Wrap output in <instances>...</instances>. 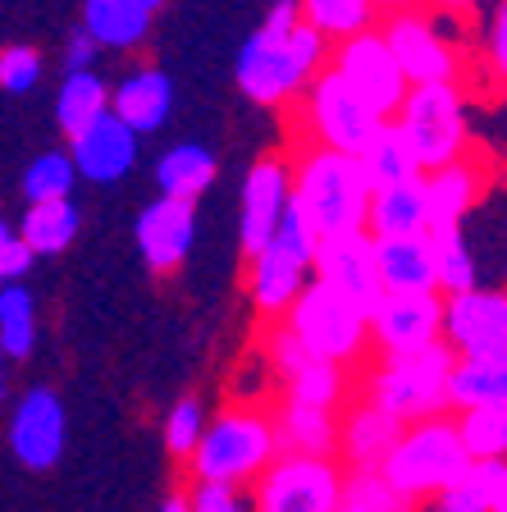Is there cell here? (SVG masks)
Masks as SVG:
<instances>
[{
    "mask_svg": "<svg viewBox=\"0 0 507 512\" xmlns=\"http://www.w3.org/2000/svg\"><path fill=\"white\" fill-rule=\"evenodd\" d=\"M338 485H343V467L334 458L279 453L256 476L252 512H334Z\"/></svg>",
    "mask_w": 507,
    "mask_h": 512,
    "instance_id": "30bf717a",
    "label": "cell"
},
{
    "mask_svg": "<svg viewBox=\"0 0 507 512\" xmlns=\"http://www.w3.org/2000/svg\"><path fill=\"white\" fill-rule=\"evenodd\" d=\"M215 156L201 142H179V147H169L165 156L156 160V188L160 197H174V202H192L215 183Z\"/></svg>",
    "mask_w": 507,
    "mask_h": 512,
    "instance_id": "4316f807",
    "label": "cell"
},
{
    "mask_svg": "<svg viewBox=\"0 0 507 512\" xmlns=\"http://www.w3.org/2000/svg\"><path fill=\"white\" fill-rule=\"evenodd\" d=\"M160 512H188V499H183V494H174V499H165V508Z\"/></svg>",
    "mask_w": 507,
    "mask_h": 512,
    "instance_id": "c3c4849f",
    "label": "cell"
},
{
    "mask_svg": "<svg viewBox=\"0 0 507 512\" xmlns=\"http://www.w3.org/2000/svg\"><path fill=\"white\" fill-rule=\"evenodd\" d=\"M284 206H288V160L279 156L256 160L243 179V252L247 256H256L270 243Z\"/></svg>",
    "mask_w": 507,
    "mask_h": 512,
    "instance_id": "d6986e66",
    "label": "cell"
},
{
    "mask_svg": "<svg viewBox=\"0 0 507 512\" xmlns=\"http://www.w3.org/2000/svg\"><path fill=\"white\" fill-rule=\"evenodd\" d=\"M74 183H78V174H74L69 151H42V156L23 170V197H28V206L69 202V197H74Z\"/></svg>",
    "mask_w": 507,
    "mask_h": 512,
    "instance_id": "f35d334b",
    "label": "cell"
},
{
    "mask_svg": "<svg viewBox=\"0 0 507 512\" xmlns=\"http://www.w3.org/2000/svg\"><path fill=\"white\" fill-rule=\"evenodd\" d=\"M10 453L28 471H51L64 453V403L55 389L37 384L10 416Z\"/></svg>",
    "mask_w": 507,
    "mask_h": 512,
    "instance_id": "9a60e30c",
    "label": "cell"
},
{
    "mask_svg": "<svg viewBox=\"0 0 507 512\" xmlns=\"http://www.w3.org/2000/svg\"><path fill=\"white\" fill-rule=\"evenodd\" d=\"M96 51H101V46H96L92 37L78 28L74 37H69V46H64V69H69V74H83V69H92Z\"/></svg>",
    "mask_w": 507,
    "mask_h": 512,
    "instance_id": "bcb514c9",
    "label": "cell"
},
{
    "mask_svg": "<svg viewBox=\"0 0 507 512\" xmlns=\"http://www.w3.org/2000/svg\"><path fill=\"white\" fill-rule=\"evenodd\" d=\"M288 202L302 211L316 238L361 234L370 211V188L361 179L357 156H338L325 147H302L288 165Z\"/></svg>",
    "mask_w": 507,
    "mask_h": 512,
    "instance_id": "7a4b0ae2",
    "label": "cell"
},
{
    "mask_svg": "<svg viewBox=\"0 0 507 512\" xmlns=\"http://www.w3.org/2000/svg\"><path fill=\"white\" fill-rule=\"evenodd\" d=\"M434 512H507V462H471L462 480L434 494Z\"/></svg>",
    "mask_w": 507,
    "mask_h": 512,
    "instance_id": "d4e9b609",
    "label": "cell"
},
{
    "mask_svg": "<svg viewBox=\"0 0 507 512\" xmlns=\"http://www.w3.org/2000/svg\"><path fill=\"white\" fill-rule=\"evenodd\" d=\"M334 426V453L343 458V471H380V462L389 458V448L402 435V421H393L389 412H380L366 398H348Z\"/></svg>",
    "mask_w": 507,
    "mask_h": 512,
    "instance_id": "e0dca14e",
    "label": "cell"
},
{
    "mask_svg": "<svg viewBox=\"0 0 507 512\" xmlns=\"http://www.w3.org/2000/svg\"><path fill=\"white\" fill-rule=\"evenodd\" d=\"M416 503H407L380 471H343L334 512H412Z\"/></svg>",
    "mask_w": 507,
    "mask_h": 512,
    "instance_id": "74e56055",
    "label": "cell"
},
{
    "mask_svg": "<svg viewBox=\"0 0 507 512\" xmlns=\"http://www.w3.org/2000/svg\"><path fill=\"white\" fill-rule=\"evenodd\" d=\"M275 458L279 448H275L270 416L256 412V407H229V412L215 416L211 426L201 430L197 448H192V471H197V480L243 490Z\"/></svg>",
    "mask_w": 507,
    "mask_h": 512,
    "instance_id": "5b68a950",
    "label": "cell"
},
{
    "mask_svg": "<svg viewBox=\"0 0 507 512\" xmlns=\"http://www.w3.org/2000/svg\"><path fill=\"white\" fill-rule=\"evenodd\" d=\"M275 426V448L279 453H302V458H334V412H320V407H302L288 403L279 407V416H270Z\"/></svg>",
    "mask_w": 507,
    "mask_h": 512,
    "instance_id": "484cf974",
    "label": "cell"
},
{
    "mask_svg": "<svg viewBox=\"0 0 507 512\" xmlns=\"http://www.w3.org/2000/svg\"><path fill=\"white\" fill-rule=\"evenodd\" d=\"M151 28V14L142 10L138 0H87L83 5V32L96 46L110 51H128L138 46Z\"/></svg>",
    "mask_w": 507,
    "mask_h": 512,
    "instance_id": "83f0119b",
    "label": "cell"
},
{
    "mask_svg": "<svg viewBox=\"0 0 507 512\" xmlns=\"http://www.w3.org/2000/svg\"><path fill=\"white\" fill-rule=\"evenodd\" d=\"M453 348L444 339L430 343L421 352H402V357H380V366L366 375L361 398L375 403L380 412H389L393 421L412 426L425 416H444V380L453 371Z\"/></svg>",
    "mask_w": 507,
    "mask_h": 512,
    "instance_id": "8992f818",
    "label": "cell"
},
{
    "mask_svg": "<svg viewBox=\"0 0 507 512\" xmlns=\"http://www.w3.org/2000/svg\"><path fill=\"white\" fill-rule=\"evenodd\" d=\"M439 320H444V298L439 293H380L370 307V348L380 357H402L439 343Z\"/></svg>",
    "mask_w": 507,
    "mask_h": 512,
    "instance_id": "7c38bea8",
    "label": "cell"
},
{
    "mask_svg": "<svg viewBox=\"0 0 507 512\" xmlns=\"http://www.w3.org/2000/svg\"><path fill=\"white\" fill-rule=\"evenodd\" d=\"M375 270L384 293H439L430 238H375Z\"/></svg>",
    "mask_w": 507,
    "mask_h": 512,
    "instance_id": "cb8c5ba5",
    "label": "cell"
},
{
    "mask_svg": "<svg viewBox=\"0 0 507 512\" xmlns=\"http://www.w3.org/2000/svg\"><path fill=\"white\" fill-rule=\"evenodd\" d=\"M169 106H174V83L160 69H138L119 87H110V115L128 128V133H156L165 128Z\"/></svg>",
    "mask_w": 507,
    "mask_h": 512,
    "instance_id": "7402d4cb",
    "label": "cell"
},
{
    "mask_svg": "<svg viewBox=\"0 0 507 512\" xmlns=\"http://www.w3.org/2000/svg\"><path fill=\"white\" fill-rule=\"evenodd\" d=\"M78 224H83V215H78L74 197H69V202L28 206V215H23V224H19V243L28 247L32 256H60V252H69V243L78 238Z\"/></svg>",
    "mask_w": 507,
    "mask_h": 512,
    "instance_id": "f1b7e54d",
    "label": "cell"
},
{
    "mask_svg": "<svg viewBox=\"0 0 507 512\" xmlns=\"http://www.w3.org/2000/svg\"><path fill=\"white\" fill-rule=\"evenodd\" d=\"M192 238H197V206L156 197L138 215V252L151 275H174L188 261Z\"/></svg>",
    "mask_w": 507,
    "mask_h": 512,
    "instance_id": "2e32d148",
    "label": "cell"
},
{
    "mask_svg": "<svg viewBox=\"0 0 507 512\" xmlns=\"http://www.w3.org/2000/svg\"><path fill=\"white\" fill-rule=\"evenodd\" d=\"M106 110H110V87L101 83L92 69L69 74L60 83V96H55V119H60L64 138H78V133H83L96 115H106Z\"/></svg>",
    "mask_w": 507,
    "mask_h": 512,
    "instance_id": "d6a6232c",
    "label": "cell"
},
{
    "mask_svg": "<svg viewBox=\"0 0 507 512\" xmlns=\"http://www.w3.org/2000/svg\"><path fill=\"white\" fill-rule=\"evenodd\" d=\"M430 229L425 220V179H398L370 192L366 234L370 238H421Z\"/></svg>",
    "mask_w": 507,
    "mask_h": 512,
    "instance_id": "603a6c76",
    "label": "cell"
},
{
    "mask_svg": "<svg viewBox=\"0 0 507 512\" xmlns=\"http://www.w3.org/2000/svg\"><path fill=\"white\" fill-rule=\"evenodd\" d=\"M485 403H507V366L489 362H453L444 380V407L448 412H471Z\"/></svg>",
    "mask_w": 507,
    "mask_h": 512,
    "instance_id": "4dcf8cb0",
    "label": "cell"
},
{
    "mask_svg": "<svg viewBox=\"0 0 507 512\" xmlns=\"http://www.w3.org/2000/svg\"><path fill=\"white\" fill-rule=\"evenodd\" d=\"M325 69H334V74L348 83V92L357 96V101H366V106L375 110L380 119L398 115L402 96H407V78L398 74V64H393L384 37H380V32H370V28L357 32V37L334 42Z\"/></svg>",
    "mask_w": 507,
    "mask_h": 512,
    "instance_id": "8fae6325",
    "label": "cell"
},
{
    "mask_svg": "<svg viewBox=\"0 0 507 512\" xmlns=\"http://www.w3.org/2000/svg\"><path fill=\"white\" fill-rule=\"evenodd\" d=\"M421 179H425V220H430L425 234L462 229V220L471 215V206L480 202V192H485L476 156H462V160H453V165H444V170L421 174Z\"/></svg>",
    "mask_w": 507,
    "mask_h": 512,
    "instance_id": "ffe728a7",
    "label": "cell"
},
{
    "mask_svg": "<svg viewBox=\"0 0 507 512\" xmlns=\"http://www.w3.org/2000/svg\"><path fill=\"white\" fill-rule=\"evenodd\" d=\"M466 467H471V458H466L462 439H457L453 412H444V416H425V421L402 426L398 444L380 462V476L407 503H421V499H434L439 490H448L453 480H462Z\"/></svg>",
    "mask_w": 507,
    "mask_h": 512,
    "instance_id": "3957f363",
    "label": "cell"
},
{
    "mask_svg": "<svg viewBox=\"0 0 507 512\" xmlns=\"http://www.w3.org/2000/svg\"><path fill=\"white\" fill-rule=\"evenodd\" d=\"M329 64V42L302 23L297 0H275V10L238 51V87L256 106H284L307 92V83Z\"/></svg>",
    "mask_w": 507,
    "mask_h": 512,
    "instance_id": "6da1fadb",
    "label": "cell"
},
{
    "mask_svg": "<svg viewBox=\"0 0 507 512\" xmlns=\"http://www.w3.org/2000/svg\"><path fill=\"white\" fill-rule=\"evenodd\" d=\"M307 279H311V266H302L279 243H265L256 256H247V288H252V302L265 320H284V311L307 288Z\"/></svg>",
    "mask_w": 507,
    "mask_h": 512,
    "instance_id": "44dd1931",
    "label": "cell"
},
{
    "mask_svg": "<svg viewBox=\"0 0 507 512\" xmlns=\"http://www.w3.org/2000/svg\"><path fill=\"white\" fill-rule=\"evenodd\" d=\"M375 5H407V0H375Z\"/></svg>",
    "mask_w": 507,
    "mask_h": 512,
    "instance_id": "f5cc1de1",
    "label": "cell"
},
{
    "mask_svg": "<svg viewBox=\"0 0 507 512\" xmlns=\"http://www.w3.org/2000/svg\"><path fill=\"white\" fill-rule=\"evenodd\" d=\"M489 69H494V78L507 74V10H503V0L494 5V19H489Z\"/></svg>",
    "mask_w": 507,
    "mask_h": 512,
    "instance_id": "ee69618b",
    "label": "cell"
},
{
    "mask_svg": "<svg viewBox=\"0 0 507 512\" xmlns=\"http://www.w3.org/2000/svg\"><path fill=\"white\" fill-rule=\"evenodd\" d=\"M284 389H288V394H284L288 403L320 407V412H343V403H348V398H357V394H352V375H348V366L316 362V357H311V362L284 384Z\"/></svg>",
    "mask_w": 507,
    "mask_h": 512,
    "instance_id": "1f68e13d",
    "label": "cell"
},
{
    "mask_svg": "<svg viewBox=\"0 0 507 512\" xmlns=\"http://www.w3.org/2000/svg\"><path fill=\"white\" fill-rule=\"evenodd\" d=\"M32 261H37V256L19 243V234H14L10 243H5V252H0V284H19V279L32 270Z\"/></svg>",
    "mask_w": 507,
    "mask_h": 512,
    "instance_id": "f6af8a7d",
    "label": "cell"
},
{
    "mask_svg": "<svg viewBox=\"0 0 507 512\" xmlns=\"http://www.w3.org/2000/svg\"><path fill=\"white\" fill-rule=\"evenodd\" d=\"M297 14H302V23H311L325 42H343V37H357V32L370 28L375 0H297Z\"/></svg>",
    "mask_w": 507,
    "mask_h": 512,
    "instance_id": "8d00e7d4",
    "label": "cell"
},
{
    "mask_svg": "<svg viewBox=\"0 0 507 512\" xmlns=\"http://www.w3.org/2000/svg\"><path fill=\"white\" fill-rule=\"evenodd\" d=\"M201 430H206V412H201V403L197 398H179L165 416V448L174 453V458H192Z\"/></svg>",
    "mask_w": 507,
    "mask_h": 512,
    "instance_id": "ab89813d",
    "label": "cell"
},
{
    "mask_svg": "<svg viewBox=\"0 0 507 512\" xmlns=\"http://www.w3.org/2000/svg\"><path fill=\"white\" fill-rule=\"evenodd\" d=\"M5 398H10V362L0 357V403H5Z\"/></svg>",
    "mask_w": 507,
    "mask_h": 512,
    "instance_id": "7dc6e473",
    "label": "cell"
},
{
    "mask_svg": "<svg viewBox=\"0 0 507 512\" xmlns=\"http://www.w3.org/2000/svg\"><path fill=\"white\" fill-rule=\"evenodd\" d=\"M10 238H14V234H10V224L0 220V252H5V243H10Z\"/></svg>",
    "mask_w": 507,
    "mask_h": 512,
    "instance_id": "681fc988",
    "label": "cell"
},
{
    "mask_svg": "<svg viewBox=\"0 0 507 512\" xmlns=\"http://www.w3.org/2000/svg\"><path fill=\"white\" fill-rule=\"evenodd\" d=\"M138 5H142V10H147V14H156L160 5H165V0H138Z\"/></svg>",
    "mask_w": 507,
    "mask_h": 512,
    "instance_id": "f907efd6",
    "label": "cell"
},
{
    "mask_svg": "<svg viewBox=\"0 0 507 512\" xmlns=\"http://www.w3.org/2000/svg\"><path fill=\"white\" fill-rule=\"evenodd\" d=\"M265 362H270V371H275L279 380L288 384L297 371H302V366L311 362V357H307V348L297 343V334L288 330L284 320H275V325L265 330Z\"/></svg>",
    "mask_w": 507,
    "mask_h": 512,
    "instance_id": "60d3db41",
    "label": "cell"
},
{
    "mask_svg": "<svg viewBox=\"0 0 507 512\" xmlns=\"http://www.w3.org/2000/svg\"><path fill=\"white\" fill-rule=\"evenodd\" d=\"M188 499V512H252L243 499V490H233V485H211V480H197Z\"/></svg>",
    "mask_w": 507,
    "mask_h": 512,
    "instance_id": "7bdbcfd3",
    "label": "cell"
},
{
    "mask_svg": "<svg viewBox=\"0 0 507 512\" xmlns=\"http://www.w3.org/2000/svg\"><path fill=\"white\" fill-rule=\"evenodd\" d=\"M439 339L453 348L457 362L507 366V293L498 288H466L444 298Z\"/></svg>",
    "mask_w": 507,
    "mask_h": 512,
    "instance_id": "9c48e42d",
    "label": "cell"
},
{
    "mask_svg": "<svg viewBox=\"0 0 507 512\" xmlns=\"http://www.w3.org/2000/svg\"><path fill=\"white\" fill-rule=\"evenodd\" d=\"M42 78V55L32 51V46H10V51H0V87L14 96L32 92Z\"/></svg>",
    "mask_w": 507,
    "mask_h": 512,
    "instance_id": "b9f144b4",
    "label": "cell"
},
{
    "mask_svg": "<svg viewBox=\"0 0 507 512\" xmlns=\"http://www.w3.org/2000/svg\"><path fill=\"white\" fill-rule=\"evenodd\" d=\"M69 160H74V174L78 179H92V183H115L124 179L133 165H138V133H128L115 115H96L92 124L69 138Z\"/></svg>",
    "mask_w": 507,
    "mask_h": 512,
    "instance_id": "ac0fdd59",
    "label": "cell"
},
{
    "mask_svg": "<svg viewBox=\"0 0 507 512\" xmlns=\"http://www.w3.org/2000/svg\"><path fill=\"white\" fill-rule=\"evenodd\" d=\"M402 142L412 151L416 170L434 174L453 165V160L471 156V124H466V92L457 83H425V87H407L398 115Z\"/></svg>",
    "mask_w": 507,
    "mask_h": 512,
    "instance_id": "277c9868",
    "label": "cell"
},
{
    "mask_svg": "<svg viewBox=\"0 0 507 512\" xmlns=\"http://www.w3.org/2000/svg\"><path fill=\"white\" fill-rule=\"evenodd\" d=\"M425 238H430V252H434V284H439V298L480 288L476 256L466 247L462 229H439V234H425Z\"/></svg>",
    "mask_w": 507,
    "mask_h": 512,
    "instance_id": "e575fe53",
    "label": "cell"
},
{
    "mask_svg": "<svg viewBox=\"0 0 507 512\" xmlns=\"http://www.w3.org/2000/svg\"><path fill=\"white\" fill-rule=\"evenodd\" d=\"M444 5H448V10H462V5H466V0H444Z\"/></svg>",
    "mask_w": 507,
    "mask_h": 512,
    "instance_id": "816d5d0a",
    "label": "cell"
},
{
    "mask_svg": "<svg viewBox=\"0 0 507 512\" xmlns=\"http://www.w3.org/2000/svg\"><path fill=\"white\" fill-rule=\"evenodd\" d=\"M311 279L325 288H334L338 298H348L352 307H361L370 316V307L380 302V270H375V238L361 234H338L320 238L316 256H311Z\"/></svg>",
    "mask_w": 507,
    "mask_h": 512,
    "instance_id": "4fadbf2b",
    "label": "cell"
},
{
    "mask_svg": "<svg viewBox=\"0 0 507 512\" xmlns=\"http://www.w3.org/2000/svg\"><path fill=\"white\" fill-rule=\"evenodd\" d=\"M37 348V307L32 293L19 284H0V357L23 362Z\"/></svg>",
    "mask_w": 507,
    "mask_h": 512,
    "instance_id": "836d02e7",
    "label": "cell"
},
{
    "mask_svg": "<svg viewBox=\"0 0 507 512\" xmlns=\"http://www.w3.org/2000/svg\"><path fill=\"white\" fill-rule=\"evenodd\" d=\"M384 46H389L398 74L407 78V87H425V83H457V51L416 14H393L389 28L380 32Z\"/></svg>",
    "mask_w": 507,
    "mask_h": 512,
    "instance_id": "5bb4252c",
    "label": "cell"
},
{
    "mask_svg": "<svg viewBox=\"0 0 507 512\" xmlns=\"http://www.w3.org/2000/svg\"><path fill=\"white\" fill-rule=\"evenodd\" d=\"M453 426L471 462H489L507 453V403H485L471 407V412H457Z\"/></svg>",
    "mask_w": 507,
    "mask_h": 512,
    "instance_id": "d590c367",
    "label": "cell"
},
{
    "mask_svg": "<svg viewBox=\"0 0 507 512\" xmlns=\"http://www.w3.org/2000/svg\"><path fill=\"white\" fill-rule=\"evenodd\" d=\"M384 119L348 92V83L334 69H320L302 92V128H307V147H325L338 156H357L370 142V133Z\"/></svg>",
    "mask_w": 507,
    "mask_h": 512,
    "instance_id": "ba28073f",
    "label": "cell"
},
{
    "mask_svg": "<svg viewBox=\"0 0 507 512\" xmlns=\"http://www.w3.org/2000/svg\"><path fill=\"white\" fill-rule=\"evenodd\" d=\"M284 325L297 334V343L316 362H334L352 371L370 352L366 311L352 307L348 298H338L334 288L316 284V279H307V288L293 298V307L284 311Z\"/></svg>",
    "mask_w": 507,
    "mask_h": 512,
    "instance_id": "52a82bcc",
    "label": "cell"
},
{
    "mask_svg": "<svg viewBox=\"0 0 507 512\" xmlns=\"http://www.w3.org/2000/svg\"><path fill=\"white\" fill-rule=\"evenodd\" d=\"M357 165H361V179H366V188H384V183H398V179H416V160L412 151H407V142H402L398 124L393 119H384L375 133H370V142L357 151Z\"/></svg>",
    "mask_w": 507,
    "mask_h": 512,
    "instance_id": "f546056e",
    "label": "cell"
}]
</instances>
